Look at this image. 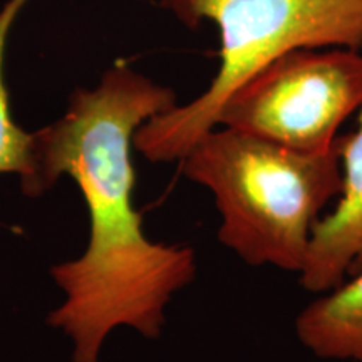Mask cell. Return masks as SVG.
Here are the masks:
<instances>
[{"instance_id":"6da1fadb","label":"cell","mask_w":362,"mask_h":362,"mask_svg":"<svg viewBox=\"0 0 362 362\" xmlns=\"http://www.w3.org/2000/svg\"><path fill=\"white\" fill-rule=\"evenodd\" d=\"M175 106L173 89L116 64L96 89L76 90L61 119L33 133V173L22 192L35 197L67 175L89 211L88 250L51 270L66 300L49 324L72 339L74 362H98L119 325L160 337L166 305L197 274L193 248L151 242L133 202L136 131Z\"/></svg>"},{"instance_id":"7a4b0ae2","label":"cell","mask_w":362,"mask_h":362,"mask_svg":"<svg viewBox=\"0 0 362 362\" xmlns=\"http://www.w3.org/2000/svg\"><path fill=\"white\" fill-rule=\"evenodd\" d=\"M188 180L210 189L218 238L252 267L300 274L322 210L342 187L337 146L307 155L223 126L180 160Z\"/></svg>"},{"instance_id":"3957f363","label":"cell","mask_w":362,"mask_h":362,"mask_svg":"<svg viewBox=\"0 0 362 362\" xmlns=\"http://www.w3.org/2000/svg\"><path fill=\"white\" fill-rule=\"evenodd\" d=\"M185 25L210 21L220 67L205 93L146 121L134 148L155 163L180 161L218 126L228 98L275 59L297 49H362V0H160Z\"/></svg>"},{"instance_id":"277c9868","label":"cell","mask_w":362,"mask_h":362,"mask_svg":"<svg viewBox=\"0 0 362 362\" xmlns=\"http://www.w3.org/2000/svg\"><path fill=\"white\" fill-rule=\"evenodd\" d=\"M361 106V51L297 49L240 86L221 107L218 126L319 155L334 148L339 128Z\"/></svg>"},{"instance_id":"5b68a950","label":"cell","mask_w":362,"mask_h":362,"mask_svg":"<svg viewBox=\"0 0 362 362\" xmlns=\"http://www.w3.org/2000/svg\"><path fill=\"white\" fill-rule=\"evenodd\" d=\"M342 187L337 203L317 223L300 270V285L324 293L341 285L362 267V106L356 129L337 136Z\"/></svg>"},{"instance_id":"8992f818","label":"cell","mask_w":362,"mask_h":362,"mask_svg":"<svg viewBox=\"0 0 362 362\" xmlns=\"http://www.w3.org/2000/svg\"><path fill=\"white\" fill-rule=\"evenodd\" d=\"M319 296L296 317L298 341L320 359L362 362V267Z\"/></svg>"},{"instance_id":"52a82bcc","label":"cell","mask_w":362,"mask_h":362,"mask_svg":"<svg viewBox=\"0 0 362 362\" xmlns=\"http://www.w3.org/2000/svg\"><path fill=\"white\" fill-rule=\"evenodd\" d=\"M27 0H8L0 11V173H19L21 181L33 173L34 134L13 121L11 99L4 79V57L8 30Z\"/></svg>"}]
</instances>
